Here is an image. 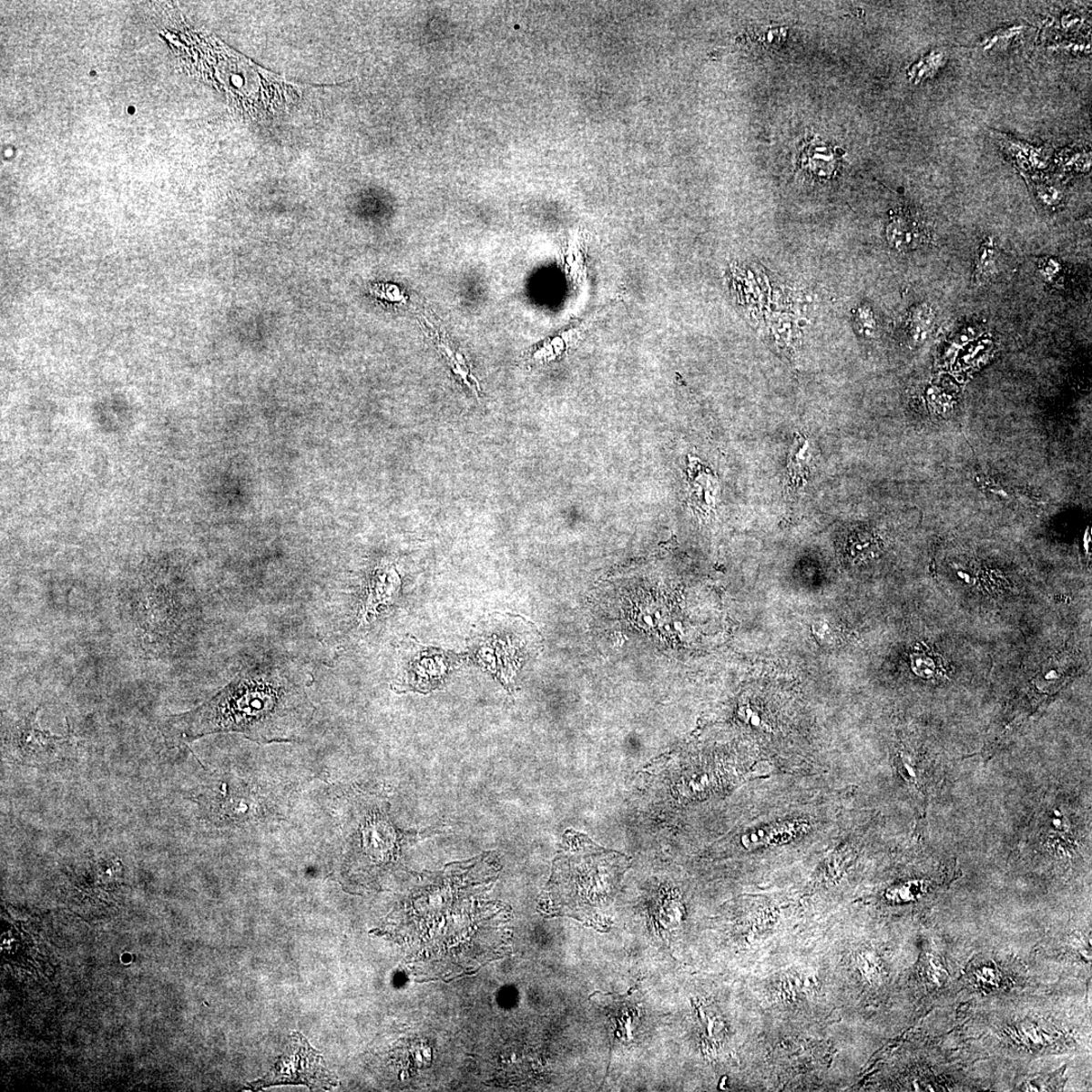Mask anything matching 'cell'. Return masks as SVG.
Listing matches in <instances>:
<instances>
[{"label": "cell", "mask_w": 1092, "mask_h": 1092, "mask_svg": "<svg viewBox=\"0 0 1092 1092\" xmlns=\"http://www.w3.org/2000/svg\"><path fill=\"white\" fill-rule=\"evenodd\" d=\"M313 714L304 682L288 668L269 665L243 669L212 699L169 724L188 740L238 732L259 742L291 741Z\"/></svg>", "instance_id": "6da1fadb"}, {"label": "cell", "mask_w": 1092, "mask_h": 1092, "mask_svg": "<svg viewBox=\"0 0 1092 1092\" xmlns=\"http://www.w3.org/2000/svg\"><path fill=\"white\" fill-rule=\"evenodd\" d=\"M535 627L520 617H499L486 620L474 638V655L485 668L510 685L539 645Z\"/></svg>", "instance_id": "7a4b0ae2"}, {"label": "cell", "mask_w": 1092, "mask_h": 1092, "mask_svg": "<svg viewBox=\"0 0 1092 1092\" xmlns=\"http://www.w3.org/2000/svg\"><path fill=\"white\" fill-rule=\"evenodd\" d=\"M282 1085H304L311 1089L329 1090L337 1087L338 1078L326 1067L322 1055L311 1047L305 1036L293 1033L288 1049L268 1075L247 1087L260 1090Z\"/></svg>", "instance_id": "3957f363"}, {"label": "cell", "mask_w": 1092, "mask_h": 1092, "mask_svg": "<svg viewBox=\"0 0 1092 1092\" xmlns=\"http://www.w3.org/2000/svg\"><path fill=\"white\" fill-rule=\"evenodd\" d=\"M403 658L394 691L427 693L445 681L454 668V658L438 649L420 648Z\"/></svg>", "instance_id": "277c9868"}, {"label": "cell", "mask_w": 1092, "mask_h": 1092, "mask_svg": "<svg viewBox=\"0 0 1092 1092\" xmlns=\"http://www.w3.org/2000/svg\"><path fill=\"white\" fill-rule=\"evenodd\" d=\"M14 751L26 763H45L56 754L66 738L52 736L43 731L36 722V712L16 728L14 736Z\"/></svg>", "instance_id": "5b68a950"}, {"label": "cell", "mask_w": 1092, "mask_h": 1092, "mask_svg": "<svg viewBox=\"0 0 1092 1092\" xmlns=\"http://www.w3.org/2000/svg\"><path fill=\"white\" fill-rule=\"evenodd\" d=\"M810 829V825L803 822L778 823L749 832L742 838V842L747 848L783 845L802 836Z\"/></svg>", "instance_id": "8992f818"}, {"label": "cell", "mask_w": 1092, "mask_h": 1092, "mask_svg": "<svg viewBox=\"0 0 1092 1092\" xmlns=\"http://www.w3.org/2000/svg\"><path fill=\"white\" fill-rule=\"evenodd\" d=\"M887 241L897 251H910L919 246L922 229L919 222L904 213L895 214L886 228Z\"/></svg>", "instance_id": "52a82bcc"}, {"label": "cell", "mask_w": 1092, "mask_h": 1092, "mask_svg": "<svg viewBox=\"0 0 1092 1092\" xmlns=\"http://www.w3.org/2000/svg\"><path fill=\"white\" fill-rule=\"evenodd\" d=\"M995 139L1002 146L1007 158L1012 159L1017 168L1023 170L1045 168L1048 159L1045 150L1000 133H996Z\"/></svg>", "instance_id": "ba28073f"}, {"label": "cell", "mask_w": 1092, "mask_h": 1092, "mask_svg": "<svg viewBox=\"0 0 1092 1092\" xmlns=\"http://www.w3.org/2000/svg\"><path fill=\"white\" fill-rule=\"evenodd\" d=\"M801 167L819 179H829L838 167L837 154L829 146L811 144L801 156Z\"/></svg>", "instance_id": "9c48e42d"}, {"label": "cell", "mask_w": 1092, "mask_h": 1092, "mask_svg": "<svg viewBox=\"0 0 1092 1092\" xmlns=\"http://www.w3.org/2000/svg\"><path fill=\"white\" fill-rule=\"evenodd\" d=\"M935 323V311L929 304L917 306L908 319L907 332L914 343H922L929 337Z\"/></svg>", "instance_id": "30bf717a"}, {"label": "cell", "mask_w": 1092, "mask_h": 1092, "mask_svg": "<svg viewBox=\"0 0 1092 1092\" xmlns=\"http://www.w3.org/2000/svg\"><path fill=\"white\" fill-rule=\"evenodd\" d=\"M999 254L993 238L989 237L982 242L975 260V275L977 281L985 282L995 277L998 270Z\"/></svg>", "instance_id": "8fae6325"}, {"label": "cell", "mask_w": 1092, "mask_h": 1092, "mask_svg": "<svg viewBox=\"0 0 1092 1092\" xmlns=\"http://www.w3.org/2000/svg\"><path fill=\"white\" fill-rule=\"evenodd\" d=\"M436 336L437 337L433 338L434 339L435 343H437L439 351L442 352L445 357L448 364L452 366L454 373L457 375H460L467 387H469L470 390L475 393V396L478 397V390L480 388L478 381H476L471 374L470 369L465 364L463 356L454 352L453 348L449 346L444 339L440 338L437 334Z\"/></svg>", "instance_id": "7c38bea8"}, {"label": "cell", "mask_w": 1092, "mask_h": 1092, "mask_svg": "<svg viewBox=\"0 0 1092 1092\" xmlns=\"http://www.w3.org/2000/svg\"><path fill=\"white\" fill-rule=\"evenodd\" d=\"M947 61V54L944 50H934L913 64L908 72L911 79L919 84L935 76Z\"/></svg>", "instance_id": "4fadbf2b"}, {"label": "cell", "mask_w": 1092, "mask_h": 1092, "mask_svg": "<svg viewBox=\"0 0 1092 1092\" xmlns=\"http://www.w3.org/2000/svg\"><path fill=\"white\" fill-rule=\"evenodd\" d=\"M912 660L915 673L920 676L932 678L944 673L942 658L928 648H915Z\"/></svg>", "instance_id": "5bb4252c"}, {"label": "cell", "mask_w": 1092, "mask_h": 1092, "mask_svg": "<svg viewBox=\"0 0 1092 1092\" xmlns=\"http://www.w3.org/2000/svg\"><path fill=\"white\" fill-rule=\"evenodd\" d=\"M403 1055H405L408 1067L410 1069H422L428 1066V1064L433 1059V1049L429 1044L424 1041H412L406 1044Z\"/></svg>", "instance_id": "9a60e30c"}, {"label": "cell", "mask_w": 1092, "mask_h": 1092, "mask_svg": "<svg viewBox=\"0 0 1092 1092\" xmlns=\"http://www.w3.org/2000/svg\"><path fill=\"white\" fill-rule=\"evenodd\" d=\"M859 320L862 332H865L868 335L875 332L876 322L874 314L869 308L860 310Z\"/></svg>", "instance_id": "2e32d148"}, {"label": "cell", "mask_w": 1092, "mask_h": 1092, "mask_svg": "<svg viewBox=\"0 0 1092 1092\" xmlns=\"http://www.w3.org/2000/svg\"><path fill=\"white\" fill-rule=\"evenodd\" d=\"M1041 271L1046 279L1051 280L1060 271V265L1054 260H1047L1043 263Z\"/></svg>", "instance_id": "e0dca14e"}]
</instances>
